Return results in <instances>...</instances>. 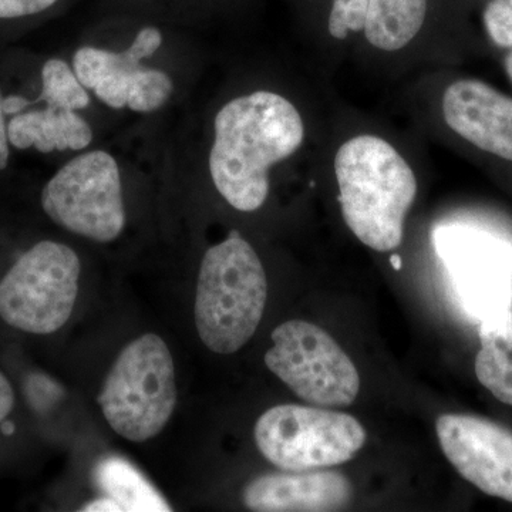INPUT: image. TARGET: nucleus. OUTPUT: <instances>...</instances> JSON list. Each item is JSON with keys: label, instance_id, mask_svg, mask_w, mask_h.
I'll return each mask as SVG.
<instances>
[{"label": "nucleus", "instance_id": "1", "mask_svg": "<svg viewBox=\"0 0 512 512\" xmlns=\"http://www.w3.org/2000/svg\"><path fill=\"white\" fill-rule=\"evenodd\" d=\"M214 127L212 183L235 210H259L268 198L272 165L302 146L301 114L281 94L255 92L225 104Z\"/></svg>", "mask_w": 512, "mask_h": 512}, {"label": "nucleus", "instance_id": "2", "mask_svg": "<svg viewBox=\"0 0 512 512\" xmlns=\"http://www.w3.org/2000/svg\"><path fill=\"white\" fill-rule=\"evenodd\" d=\"M343 220L366 247L390 252L402 244L404 221L417 197V178L383 138L362 134L335 157Z\"/></svg>", "mask_w": 512, "mask_h": 512}, {"label": "nucleus", "instance_id": "3", "mask_svg": "<svg viewBox=\"0 0 512 512\" xmlns=\"http://www.w3.org/2000/svg\"><path fill=\"white\" fill-rule=\"evenodd\" d=\"M268 299L264 265L248 241L232 231L202 258L194 318L211 352L232 355L255 335Z\"/></svg>", "mask_w": 512, "mask_h": 512}, {"label": "nucleus", "instance_id": "4", "mask_svg": "<svg viewBox=\"0 0 512 512\" xmlns=\"http://www.w3.org/2000/svg\"><path fill=\"white\" fill-rule=\"evenodd\" d=\"M177 399L170 349L160 336L147 333L121 350L97 400L111 429L144 443L165 429Z\"/></svg>", "mask_w": 512, "mask_h": 512}, {"label": "nucleus", "instance_id": "5", "mask_svg": "<svg viewBox=\"0 0 512 512\" xmlns=\"http://www.w3.org/2000/svg\"><path fill=\"white\" fill-rule=\"evenodd\" d=\"M262 456L289 473L315 471L348 463L366 443V430L350 414L328 407L279 404L255 424Z\"/></svg>", "mask_w": 512, "mask_h": 512}, {"label": "nucleus", "instance_id": "6", "mask_svg": "<svg viewBox=\"0 0 512 512\" xmlns=\"http://www.w3.org/2000/svg\"><path fill=\"white\" fill-rule=\"evenodd\" d=\"M82 272L67 245L42 241L20 256L0 282V318L12 328L50 335L72 316Z\"/></svg>", "mask_w": 512, "mask_h": 512}, {"label": "nucleus", "instance_id": "7", "mask_svg": "<svg viewBox=\"0 0 512 512\" xmlns=\"http://www.w3.org/2000/svg\"><path fill=\"white\" fill-rule=\"evenodd\" d=\"M42 207L57 225L96 242H113L126 227L119 164L106 151L80 154L42 191Z\"/></svg>", "mask_w": 512, "mask_h": 512}, {"label": "nucleus", "instance_id": "8", "mask_svg": "<svg viewBox=\"0 0 512 512\" xmlns=\"http://www.w3.org/2000/svg\"><path fill=\"white\" fill-rule=\"evenodd\" d=\"M272 342L265 365L303 402L328 409L355 402L359 372L326 330L306 320H289L274 330Z\"/></svg>", "mask_w": 512, "mask_h": 512}, {"label": "nucleus", "instance_id": "9", "mask_svg": "<svg viewBox=\"0 0 512 512\" xmlns=\"http://www.w3.org/2000/svg\"><path fill=\"white\" fill-rule=\"evenodd\" d=\"M434 247L471 315L483 319L512 309L510 244L478 229L441 227L434 232Z\"/></svg>", "mask_w": 512, "mask_h": 512}, {"label": "nucleus", "instance_id": "10", "mask_svg": "<svg viewBox=\"0 0 512 512\" xmlns=\"http://www.w3.org/2000/svg\"><path fill=\"white\" fill-rule=\"evenodd\" d=\"M441 450L468 483L512 503V431L468 414H443L436 421Z\"/></svg>", "mask_w": 512, "mask_h": 512}, {"label": "nucleus", "instance_id": "11", "mask_svg": "<svg viewBox=\"0 0 512 512\" xmlns=\"http://www.w3.org/2000/svg\"><path fill=\"white\" fill-rule=\"evenodd\" d=\"M448 127L480 150L512 161V99L481 80H457L443 96Z\"/></svg>", "mask_w": 512, "mask_h": 512}, {"label": "nucleus", "instance_id": "12", "mask_svg": "<svg viewBox=\"0 0 512 512\" xmlns=\"http://www.w3.org/2000/svg\"><path fill=\"white\" fill-rule=\"evenodd\" d=\"M163 40V33L156 26H144L124 52L82 47L74 53V73L106 106L124 109L150 72V67L141 66V60L153 56Z\"/></svg>", "mask_w": 512, "mask_h": 512}, {"label": "nucleus", "instance_id": "13", "mask_svg": "<svg viewBox=\"0 0 512 512\" xmlns=\"http://www.w3.org/2000/svg\"><path fill=\"white\" fill-rule=\"evenodd\" d=\"M352 484L338 471L266 474L245 487L244 504L258 512L340 511L352 501Z\"/></svg>", "mask_w": 512, "mask_h": 512}, {"label": "nucleus", "instance_id": "14", "mask_svg": "<svg viewBox=\"0 0 512 512\" xmlns=\"http://www.w3.org/2000/svg\"><path fill=\"white\" fill-rule=\"evenodd\" d=\"M9 143L19 150L35 147L40 153L80 151L93 140L90 124L77 111L47 106L15 114L8 124Z\"/></svg>", "mask_w": 512, "mask_h": 512}, {"label": "nucleus", "instance_id": "15", "mask_svg": "<svg viewBox=\"0 0 512 512\" xmlns=\"http://www.w3.org/2000/svg\"><path fill=\"white\" fill-rule=\"evenodd\" d=\"M427 0H369L365 19L367 42L383 52L409 45L423 28Z\"/></svg>", "mask_w": 512, "mask_h": 512}, {"label": "nucleus", "instance_id": "16", "mask_svg": "<svg viewBox=\"0 0 512 512\" xmlns=\"http://www.w3.org/2000/svg\"><path fill=\"white\" fill-rule=\"evenodd\" d=\"M93 480L101 493L131 512H168L170 504L153 484L130 461L121 457H107L93 470Z\"/></svg>", "mask_w": 512, "mask_h": 512}, {"label": "nucleus", "instance_id": "17", "mask_svg": "<svg viewBox=\"0 0 512 512\" xmlns=\"http://www.w3.org/2000/svg\"><path fill=\"white\" fill-rule=\"evenodd\" d=\"M46 106L79 111L90 104L89 93L74 70L60 59L47 60L42 69V96Z\"/></svg>", "mask_w": 512, "mask_h": 512}, {"label": "nucleus", "instance_id": "18", "mask_svg": "<svg viewBox=\"0 0 512 512\" xmlns=\"http://www.w3.org/2000/svg\"><path fill=\"white\" fill-rule=\"evenodd\" d=\"M476 375L495 399L512 406V348L481 343L476 357Z\"/></svg>", "mask_w": 512, "mask_h": 512}, {"label": "nucleus", "instance_id": "19", "mask_svg": "<svg viewBox=\"0 0 512 512\" xmlns=\"http://www.w3.org/2000/svg\"><path fill=\"white\" fill-rule=\"evenodd\" d=\"M369 0H333L329 16V33L343 40L350 32L365 28L366 10Z\"/></svg>", "mask_w": 512, "mask_h": 512}, {"label": "nucleus", "instance_id": "20", "mask_svg": "<svg viewBox=\"0 0 512 512\" xmlns=\"http://www.w3.org/2000/svg\"><path fill=\"white\" fill-rule=\"evenodd\" d=\"M484 25L495 45L512 49V0H491L484 10Z\"/></svg>", "mask_w": 512, "mask_h": 512}, {"label": "nucleus", "instance_id": "21", "mask_svg": "<svg viewBox=\"0 0 512 512\" xmlns=\"http://www.w3.org/2000/svg\"><path fill=\"white\" fill-rule=\"evenodd\" d=\"M480 320V343H495L512 348V309L491 313Z\"/></svg>", "mask_w": 512, "mask_h": 512}, {"label": "nucleus", "instance_id": "22", "mask_svg": "<svg viewBox=\"0 0 512 512\" xmlns=\"http://www.w3.org/2000/svg\"><path fill=\"white\" fill-rule=\"evenodd\" d=\"M62 0H0V19L30 18L55 8Z\"/></svg>", "mask_w": 512, "mask_h": 512}, {"label": "nucleus", "instance_id": "23", "mask_svg": "<svg viewBox=\"0 0 512 512\" xmlns=\"http://www.w3.org/2000/svg\"><path fill=\"white\" fill-rule=\"evenodd\" d=\"M13 406H15V392L12 384L0 372V423L12 413Z\"/></svg>", "mask_w": 512, "mask_h": 512}, {"label": "nucleus", "instance_id": "24", "mask_svg": "<svg viewBox=\"0 0 512 512\" xmlns=\"http://www.w3.org/2000/svg\"><path fill=\"white\" fill-rule=\"evenodd\" d=\"M5 116L2 93H0V170H5L8 167L10 157L8 126L5 123Z\"/></svg>", "mask_w": 512, "mask_h": 512}, {"label": "nucleus", "instance_id": "25", "mask_svg": "<svg viewBox=\"0 0 512 512\" xmlns=\"http://www.w3.org/2000/svg\"><path fill=\"white\" fill-rule=\"evenodd\" d=\"M82 511H90V512H106V511H123L119 504L116 501L111 500V498L104 497L97 498V500L92 501V503L84 505Z\"/></svg>", "mask_w": 512, "mask_h": 512}, {"label": "nucleus", "instance_id": "26", "mask_svg": "<svg viewBox=\"0 0 512 512\" xmlns=\"http://www.w3.org/2000/svg\"><path fill=\"white\" fill-rule=\"evenodd\" d=\"M29 104V101L23 99V97L10 96L8 99H3V111H5V114H19Z\"/></svg>", "mask_w": 512, "mask_h": 512}, {"label": "nucleus", "instance_id": "27", "mask_svg": "<svg viewBox=\"0 0 512 512\" xmlns=\"http://www.w3.org/2000/svg\"><path fill=\"white\" fill-rule=\"evenodd\" d=\"M504 66L505 72H507L508 77H510V80L512 82V50L510 53H508L507 57H505Z\"/></svg>", "mask_w": 512, "mask_h": 512}, {"label": "nucleus", "instance_id": "28", "mask_svg": "<svg viewBox=\"0 0 512 512\" xmlns=\"http://www.w3.org/2000/svg\"><path fill=\"white\" fill-rule=\"evenodd\" d=\"M390 261H392V264L396 271H399V269L402 268V261H400L399 256L393 255L392 258H390Z\"/></svg>", "mask_w": 512, "mask_h": 512}]
</instances>
